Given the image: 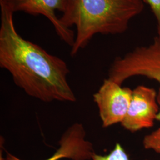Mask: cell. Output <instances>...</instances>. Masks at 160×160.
Returning <instances> with one entry per match:
<instances>
[{
    "mask_svg": "<svg viewBox=\"0 0 160 160\" xmlns=\"http://www.w3.org/2000/svg\"><path fill=\"white\" fill-rule=\"evenodd\" d=\"M0 67L8 71L15 84L42 102H76L67 80L69 69L60 58L24 39L17 32L12 13L0 6Z\"/></svg>",
    "mask_w": 160,
    "mask_h": 160,
    "instance_id": "6da1fadb",
    "label": "cell"
},
{
    "mask_svg": "<svg viewBox=\"0 0 160 160\" xmlns=\"http://www.w3.org/2000/svg\"><path fill=\"white\" fill-rule=\"evenodd\" d=\"M142 0H67L60 21L76 34L71 55L74 57L97 34L125 32L130 21L143 11Z\"/></svg>",
    "mask_w": 160,
    "mask_h": 160,
    "instance_id": "7a4b0ae2",
    "label": "cell"
},
{
    "mask_svg": "<svg viewBox=\"0 0 160 160\" xmlns=\"http://www.w3.org/2000/svg\"><path fill=\"white\" fill-rule=\"evenodd\" d=\"M142 76L160 85V39L155 38L148 46H140L116 58L109 70V79L122 85L128 78ZM158 102L160 104V88ZM156 120L160 122V110Z\"/></svg>",
    "mask_w": 160,
    "mask_h": 160,
    "instance_id": "3957f363",
    "label": "cell"
},
{
    "mask_svg": "<svg viewBox=\"0 0 160 160\" xmlns=\"http://www.w3.org/2000/svg\"><path fill=\"white\" fill-rule=\"evenodd\" d=\"M132 90L109 78L92 96L97 104L103 128L121 123L126 117L131 100Z\"/></svg>",
    "mask_w": 160,
    "mask_h": 160,
    "instance_id": "277c9868",
    "label": "cell"
},
{
    "mask_svg": "<svg viewBox=\"0 0 160 160\" xmlns=\"http://www.w3.org/2000/svg\"><path fill=\"white\" fill-rule=\"evenodd\" d=\"M67 0H0V6L14 13L22 12L37 16L42 15L51 22L59 39L71 48L75 34L72 29L63 26L57 12H64Z\"/></svg>",
    "mask_w": 160,
    "mask_h": 160,
    "instance_id": "5b68a950",
    "label": "cell"
},
{
    "mask_svg": "<svg viewBox=\"0 0 160 160\" xmlns=\"http://www.w3.org/2000/svg\"><path fill=\"white\" fill-rule=\"evenodd\" d=\"M154 88L144 86L137 87L132 90L129 108L121 125L131 132L153 126L160 110Z\"/></svg>",
    "mask_w": 160,
    "mask_h": 160,
    "instance_id": "8992f818",
    "label": "cell"
},
{
    "mask_svg": "<svg viewBox=\"0 0 160 160\" xmlns=\"http://www.w3.org/2000/svg\"><path fill=\"white\" fill-rule=\"evenodd\" d=\"M85 128L81 123H75L65 131L59 141V147L50 158L45 160H92L95 153L92 142L86 139ZM6 160H21L15 155L7 152Z\"/></svg>",
    "mask_w": 160,
    "mask_h": 160,
    "instance_id": "52a82bcc",
    "label": "cell"
},
{
    "mask_svg": "<svg viewBox=\"0 0 160 160\" xmlns=\"http://www.w3.org/2000/svg\"><path fill=\"white\" fill-rule=\"evenodd\" d=\"M92 160H129V157L125 149L120 143L115 145L113 149L110 151L109 154L106 155H100L94 153Z\"/></svg>",
    "mask_w": 160,
    "mask_h": 160,
    "instance_id": "ba28073f",
    "label": "cell"
},
{
    "mask_svg": "<svg viewBox=\"0 0 160 160\" xmlns=\"http://www.w3.org/2000/svg\"><path fill=\"white\" fill-rule=\"evenodd\" d=\"M143 145L145 148L160 154V128L144 137Z\"/></svg>",
    "mask_w": 160,
    "mask_h": 160,
    "instance_id": "9c48e42d",
    "label": "cell"
},
{
    "mask_svg": "<svg viewBox=\"0 0 160 160\" xmlns=\"http://www.w3.org/2000/svg\"><path fill=\"white\" fill-rule=\"evenodd\" d=\"M143 2L147 4L157 22V30H158V37L160 39V0H142Z\"/></svg>",
    "mask_w": 160,
    "mask_h": 160,
    "instance_id": "30bf717a",
    "label": "cell"
}]
</instances>
